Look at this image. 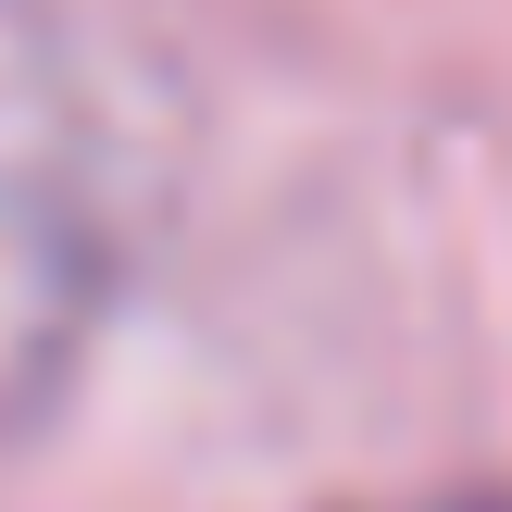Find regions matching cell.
Wrapping results in <instances>:
<instances>
[{"instance_id":"obj_1","label":"cell","mask_w":512,"mask_h":512,"mask_svg":"<svg viewBox=\"0 0 512 512\" xmlns=\"http://www.w3.org/2000/svg\"><path fill=\"white\" fill-rule=\"evenodd\" d=\"M413 512H512V500H413Z\"/></svg>"}]
</instances>
